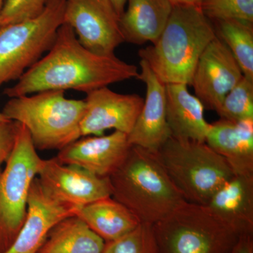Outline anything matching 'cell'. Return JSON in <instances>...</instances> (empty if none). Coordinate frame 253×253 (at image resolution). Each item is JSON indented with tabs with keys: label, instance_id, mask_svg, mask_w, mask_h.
Listing matches in <instances>:
<instances>
[{
	"label": "cell",
	"instance_id": "4316f807",
	"mask_svg": "<svg viewBox=\"0 0 253 253\" xmlns=\"http://www.w3.org/2000/svg\"><path fill=\"white\" fill-rule=\"evenodd\" d=\"M18 125L11 121L0 124V172L14 147Z\"/></svg>",
	"mask_w": 253,
	"mask_h": 253
},
{
	"label": "cell",
	"instance_id": "8992f818",
	"mask_svg": "<svg viewBox=\"0 0 253 253\" xmlns=\"http://www.w3.org/2000/svg\"><path fill=\"white\" fill-rule=\"evenodd\" d=\"M153 229L158 253H230L241 237L207 206L187 201Z\"/></svg>",
	"mask_w": 253,
	"mask_h": 253
},
{
	"label": "cell",
	"instance_id": "4dcf8cb0",
	"mask_svg": "<svg viewBox=\"0 0 253 253\" xmlns=\"http://www.w3.org/2000/svg\"><path fill=\"white\" fill-rule=\"evenodd\" d=\"M7 121H9V120L5 117L2 113L0 112V124H1V123L7 122Z\"/></svg>",
	"mask_w": 253,
	"mask_h": 253
},
{
	"label": "cell",
	"instance_id": "4fadbf2b",
	"mask_svg": "<svg viewBox=\"0 0 253 253\" xmlns=\"http://www.w3.org/2000/svg\"><path fill=\"white\" fill-rule=\"evenodd\" d=\"M78 209L52 199L37 176L30 189L24 224L11 246L0 253H38L53 226L65 218L76 215Z\"/></svg>",
	"mask_w": 253,
	"mask_h": 253
},
{
	"label": "cell",
	"instance_id": "ba28073f",
	"mask_svg": "<svg viewBox=\"0 0 253 253\" xmlns=\"http://www.w3.org/2000/svg\"><path fill=\"white\" fill-rule=\"evenodd\" d=\"M43 161L19 123L14 147L0 172V252L9 249L24 224L30 189Z\"/></svg>",
	"mask_w": 253,
	"mask_h": 253
},
{
	"label": "cell",
	"instance_id": "5bb4252c",
	"mask_svg": "<svg viewBox=\"0 0 253 253\" xmlns=\"http://www.w3.org/2000/svg\"><path fill=\"white\" fill-rule=\"evenodd\" d=\"M131 145L126 133L114 131L109 135L80 138L60 150V163L73 165L96 175L109 177L123 164Z\"/></svg>",
	"mask_w": 253,
	"mask_h": 253
},
{
	"label": "cell",
	"instance_id": "5b68a950",
	"mask_svg": "<svg viewBox=\"0 0 253 253\" xmlns=\"http://www.w3.org/2000/svg\"><path fill=\"white\" fill-rule=\"evenodd\" d=\"M187 202L207 206L213 194L235 175L227 161L206 142L170 136L157 153Z\"/></svg>",
	"mask_w": 253,
	"mask_h": 253
},
{
	"label": "cell",
	"instance_id": "ffe728a7",
	"mask_svg": "<svg viewBox=\"0 0 253 253\" xmlns=\"http://www.w3.org/2000/svg\"><path fill=\"white\" fill-rule=\"evenodd\" d=\"M76 216L105 243L129 234L141 223L129 209L112 196L78 208Z\"/></svg>",
	"mask_w": 253,
	"mask_h": 253
},
{
	"label": "cell",
	"instance_id": "f1b7e54d",
	"mask_svg": "<svg viewBox=\"0 0 253 253\" xmlns=\"http://www.w3.org/2000/svg\"><path fill=\"white\" fill-rule=\"evenodd\" d=\"M174 6H196L200 7L203 0H169Z\"/></svg>",
	"mask_w": 253,
	"mask_h": 253
},
{
	"label": "cell",
	"instance_id": "6da1fadb",
	"mask_svg": "<svg viewBox=\"0 0 253 253\" xmlns=\"http://www.w3.org/2000/svg\"><path fill=\"white\" fill-rule=\"evenodd\" d=\"M135 65L116 55L96 54L78 41L72 28L63 23L47 54L24 73L4 94L18 97L50 90L72 89L88 93L110 84L139 78Z\"/></svg>",
	"mask_w": 253,
	"mask_h": 253
},
{
	"label": "cell",
	"instance_id": "ac0fdd59",
	"mask_svg": "<svg viewBox=\"0 0 253 253\" xmlns=\"http://www.w3.org/2000/svg\"><path fill=\"white\" fill-rule=\"evenodd\" d=\"M166 118L171 136L180 140L206 142L210 124L204 104L184 84H166Z\"/></svg>",
	"mask_w": 253,
	"mask_h": 253
},
{
	"label": "cell",
	"instance_id": "603a6c76",
	"mask_svg": "<svg viewBox=\"0 0 253 253\" xmlns=\"http://www.w3.org/2000/svg\"><path fill=\"white\" fill-rule=\"evenodd\" d=\"M216 112L221 119L231 122L253 119V80L244 76L226 95Z\"/></svg>",
	"mask_w": 253,
	"mask_h": 253
},
{
	"label": "cell",
	"instance_id": "e0dca14e",
	"mask_svg": "<svg viewBox=\"0 0 253 253\" xmlns=\"http://www.w3.org/2000/svg\"><path fill=\"white\" fill-rule=\"evenodd\" d=\"M206 206L240 236L253 235V175L235 174Z\"/></svg>",
	"mask_w": 253,
	"mask_h": 253
},
{
	"label": "cell",
	"instance_id": "83f0119b",
	"mask_svg": "<svg viewBox=\"0 0 253 253\" xmlns=\"http://www.w3.org/2000/svg\"><path fill=\"white\" fill-rule=\"evenodd\" d=\"M230 253H253V235L241 236Z\"/></svg>",
	"mask_w": 253,
	"mask_h": 253
},
{
	"label": "cell",
	"instance_id": "f546056e",
	"mask_svg": "<svg viewBox=\"0 0 253 253\" xmlns=\"http://www.w3.org/2000/svg\"><path fill=\"white\" fill-rule=\"evenodd\" d=\"M111 1L113 3L116 11H117L118 14L121 17L125 10H126V0H111Z\"/></svg>",
	"mask_w": 253,
	"mask_h": 253
},
{
	"label": "cell",
	"instance_id": "d4e9b609",
	"mask_svg": "<svg viewBox=\"0 0 253 253\" xmlns=\"http://www.w3.org/2000/svg\"><path fill=\"white\" fill-rule=\"evenodd\" d=\"M200 9L211 21L240 20L253 23V0H203Z\"/></svg>",
	"mask_w": 253,
	"mask_h": 253
},
{
	"label": "cell",
	"instance_id": "7402d4cb",
	"mask_svg": "<svg viewBox=\"0 0 253 253\" xmlns=\"http://www.w3.org/2000/svg\"><path fill=\"white\" fill-rule=\"evenodd\" d=\"M212 22L216 36L230 50L245 77L253 80V23L240 20Z\"/></svg>",
	"mask_w": 253,
	"mask_h": 253
},
{
	"label": "cell",
	"instance_id": "2e32d148",
	"mask_svg": "<svg viewBox=\"0 0 253 253\" xmlns=\"http://www.w3.org/2000/svg\"><path fill=\"white\" fill-rule=\"evenodd\" d=\"M206 143L227 161L234 174L253 175V119L210 124Z\"/></svg>",
	"mask_w": 253,
	"mask_h": 253
},
{
	"label": "cell",
	"instance_id": "44dd1931",
	"mask_svg": "<svg viewBox=\"0 0 253 253\" xmlns=\"http://www.w3.org/2000/svg\"><path fill=\"white\" fill-rule=\"evenodd\" d=\"M105 241L78 216L59 221L38 253H102Z\"/></svg>",
	"mask_w": 253,
	"mask_h": 253
},
{
	"label": "cell",
	"instance_id": "8fae6325",
	"mask_svg": "<svg viewBox=\"0 0 253 253\" xmlns=\"http://www.w3.org/2000/svg\"><path fill=\"white\" fill-rule=\"evenodd\" d=\"M244 76L230 50L216 36L198 61L191 85L205 109L217 111L226 95Z\"/></svg>",
	"mask_w": 253,
	"mask_h": 253
},
{
	"label": "cell",
	"instance_id": "30bf717a",
	"mask_svg": "<svg viewBox=\"0 0 253 253\" xmlns=\"http://www.w3.org/2000/svg\"><path fill=\"white\" fill-rule=\"evenodd\" d=\"M44 191L52 199L80 208L112 196L109 177H102L77 166L44 160L38 174Z\"/></svg>",
	"mask_w": 253,
	"mask_h": 253
},
{
	"label": "cell",
	"instance_id": "9a60e30c",
	"mask_svg": "<svg viewBox=\"0 0 253 253\" xmlns=\"http://www.w3.org/2000/svg\"><path fill=\"white\" fill-rule=\"evenodd\" d=\"M140 67L138 79L146 84V99L128 141L131 146L157 153L171 136L166 118V84L142 60Z\"/></svg>",
	"mask_w": 253,
	"mask_h": 253
},
{
	"label": "cell",
	"instance_id": "cb8c5ba5",
	"mask_svg": "<svg viewBox=\"0 0 253 253\" xmlns=\"http://www.w3.org/2000/svg\"><path fill=\"white\" fill-rule=\"evenodd\" d=\"M102 253H158L153 224L141 222L129 234L105 243Z\"/></svg>",
	"mask_w": 253,
	"mask_h": 253
},
{
	"label": "cell",
	"instance_id": "484cf974",
	"mask_svg": "<svg viewBox=\"0 0 253 253\" xmlns=\"http://www.w3.org/2000/svg\"><path fill=\"white\" fill-rule=\"evenodd\" d=\"M48 0H5L0 13V27L31 19L42 12Z\"/></svg>",
	"mask_w": 253,
	"mask_h": 253
},
{
	"label": "cell",
	"instance_id": "277c9868",
	"mask_svg": "<svg viewBox=\"0 0 253 253\" xmlns=\"http://www.w3.org/2000/svg\"><path fill=\"white\" fill-rule=\"evenodd\" d=\"M84 109V100L50 90L10 98L1 113L26 128L36 149L60 151L81 138Z\"/></svg>",
	"mask_w": 253,
	"mask_h": 253
},
{
	"label": "cell",
	"instance_id": "3957f363",
	"mask_svg": "<svg viewBox=\"0 0 253 253\" xmlns=\"http://www.w3.org/2000/svg\"><path fill=\"white\" fill-rule=\"evenodd\" d=\"M109 179L113 199L142 223L156 224L186 201L157 154L139 146H131Z\"/></svg>",
	"mask_w": 253,
	"mask_h": 253
},
{
	"label": "cell",
	"instance_id": "1f68e13d",
	"mask_svg": "<svg viewBox=\"0 0 253 253\" xmlns=\"http://www.w3.org/2000/svg\"><path fill=\"white\" fill-rule=\"evenodd\" d=\"M5 0H0V13H1V9H2L3 4H4Z\"/></svg>",
	"mask_w": 253,
	"mask_h": 253
},
{
	"label": "cell",
	"instance_id": "52a82bcc",
	"mask_svg": "<svg viewBox=\"0 0 253 253\" xmlns=\"http://www.w3.org/2000/svg\"><path fill=\"white\" fill-rule=\"evenodd\" d=\"M66 0H48L39 16L0 27V87L18 81L49 51L63 23Z\"/></svg>",
	"mask_w": 253,
	"mask_h": 253
},
{
	"label": "cell",
	"instance_id": "d6986e66",
	"mask_svg": "<svg viewBox=\"0 0 253 253\" xmlns=\"http://www.w3.org/2000/svg\"><path fill=\"white\" fill-rule=\"evenodd\" d=\"M120 17L125 42L142 45L154 43L167 24L173 9L169 0H126Z\"/></svg>",
	"mask_w": 253,
	"mask_h": 253
},
{
	"label": "cell",
	"instance_id": "7a4b0ae2",
	"mask_svg": "<svg viewBox=\"0 0 253 253\" xmlns=\"http://www.w3.org/2000/svg\"><path fill=\"white\" fill-rule=\"evenodd\" d=\"M216 36L200 7L174 6L159 38L138 54L164 84L191 85L198 61Z\"/></svg>",
	"mask_w": 253,
	"mask_h": 253
},
{
	"label": "cell",
	"instance_id": "9c48e42d",
	"mask_svg": "<svg viewBox=\"0 0 253 253\" xmlns=\"http://www.w3.org/2000/svg\"><path fill=\"white\" fill-rule=\"evenodd\" d=\"M63 23L78 41L96 54L113 55L124 42L120 16L111 0H66Z\"/></svg>",
	"mask_w": 253,
	"mask_h": 253
},
{
	"label": "cell",
	"instance_id": "7c38bea8",
	"mask_svg": "<svg viewBox=\"0 0 253 253\" xmlns=\"http://www.w3.org/2000/svg\"><path fill=\"white\" fill-rule=\"evenodd\" d=\"M81 122L82 136L104 135L108 129L129 134L140 113L144 100L139 95L115 92L108 86L86 94Z\"/></svg>",
	"mask_w": 253,
	"mask_h": 253
}]
</instances>
